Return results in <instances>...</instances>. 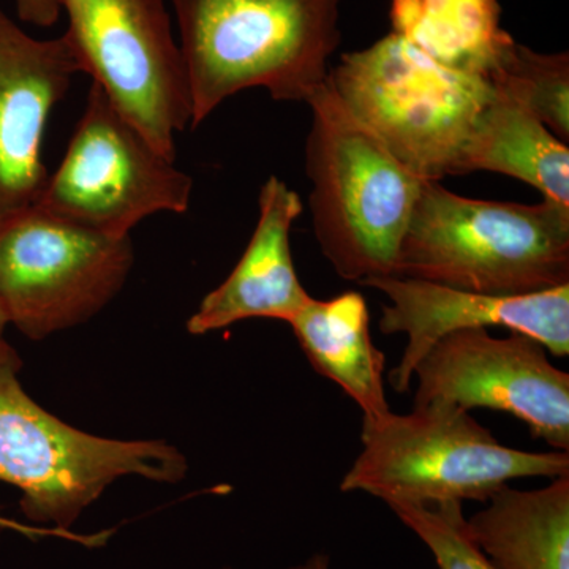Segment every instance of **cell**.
<instances>
[{"mask_svg":"<svg viewBox=\"0 0 569 569\" xmlns=\"http://www.w3.org/2000/svg\"><path fill=\"white\" fill-rule=\"evenodd\" d=\"M7 326H9V318H7L2 306H0V353H2L6 348L10 347L9 343H7L6 337H3V332H6Z\"/></svg>","mask_w":569,"mask_h":569,"instance_id":"23","label":"cell"},{"mask_svg":"<svg viewBox=\"0 0 569 569\" xmlns=\"http://www.w3.org/2000/svg\"><path fill=\"white\" fill-rule=\"evenodd\" d=\"M133 257L130 236L99 233L33 204L0 224V306L21 335L47 339L102 312Z\"/></svg>","mask_w":569,"mask_h":569,"instance_id":"8","label":"cell"},{"mask_svg":"<svg viewBox=\"0 0 569 569\" xmlns=\"http://www.w3.org/2000/svg\"><path fill=\"white\" fill-rule=\"evenodd\" d=\"M538 340L519 332L463 329L438 340L419 362L415 406L445 400L463 410L505 411L557 451H569V376Z\"/></svg>","mask_w":569,"mask_h":569,"instance_id":"10","label":"cell"},{"mask_svg":"<svg viewBox=\"0 0 569 569\" xmlns=\"http://www.w3.org/2000/svg\"><path fill=\"white\" fill-rule=\"evenodd\" d=\"M362 451L342 492H366L387 505L488 501L516 478L569 475V452H529L501 445L470 411L445 400L362 419Z\"/></svg>","mask_w":569,"mask_h":569,"instance_id":"4","label":"cell"},{"mask_svg":"<svg viewBox=\"0 0 569 569\" xmlns=\"http://www.w3.org/2000/svg\"><path fill=\"white\" fill-rule=\"evenodd\" d=\"M306 103L309 208L321 253L350 282L395 276L425 179L348 111L329 77Z\"/></svg>","mask_w":569,"mask_h":569,"instance_id":"3","label":"cell"},{"mask_svg":"<svg viewBox=\"0 0 569 569\" xmlns=\"http://www.w3.org/2000/svg\"><path fill=\"white\" fill-rule=\"evenodd\" d=\"M392 32L449 69L489 78L512 37L498 0H391Z\"/></svg>","mask_w":569,"mask_h":569,"instance_id":"17","label":"cell"},{"mask_svg":"<svg viewBox=\"0 0 569 569\" xmlns=\"http://www.w3.org/2000/svg\"><path fill=\"white\" fill-rule=\"evenodd\" d=\"M21 359L0 353V481L21 492L22 515L70 531L111 482L141 477L179 482L187 473L181 452L163 441H122L92 436L48 413L22 389Z\"/></svg>","mask_w":569,"mask_h":569,"instance_id":"5","label":"cell"},{"mask_svg":"<svg viewBox=\"0 0 569 569\" xmlns=\"http://www.w3.org/2000/svg\"><path fill=\"white\" fill-rule=\"evenodd\" d=\"M287 569H329V557L326 553H316L302 563Z\"/></svg>","mask_w":569,"mask_h":569,"instance_id":"22","label":"cell"},{"mask_svg":"<svg viewBox=\"0 0 569 569\" xmlns=\"http://www.w3.org/2000/svg\"><path fill=\"white\" fill-rule=\"evenodd\" d=\"M329 81L348 111L425 181L455 176L493 96L489 78L449 69L395 32L346 52Z\"/></svg>","mask_w":569,"mask_h":569,"instance_id":"6","label":"cell"},{"mask_svg":"<svg viewBox=\"0 0 569 569\" xmlns=\"http://www.w3.org/2000/svg\"><path fill=\"white\" fill-rule=\"evenodd\" d=\"M192 192L190 174L157 151L92 82L66 156L36 206L99 233L130 236L148 217L187 212Z\"/></svg>","mask_w":569,"mask_h":569,"instance_id":"9","label":"cell"},{"mask_svg":"<svg viewBox=\"0 0 569 569\" xmlns=\"http://www.w3.org/2000/svg\"><path fill=\"white\" fill-rule=\"evenodd\" d=\"M496 296L569 283V206L477 200L422 182L396 274Z\"/></svg>","mask_w":569,"mask_h":569,"instance_id":"2","label":"cell"},{"mask_svg":"<svg viewBox=\"0 0 569 569\" xmlns=\"http://www.w3.org/2000/svg\"><path fill=\"white\" fill-rule=\"evenodd\" d=\"M81 71L157 151L176 160V138L192 123L179 40L163 0H58Z\"/></svg>","mask_w":569,"mask_h":569,"instance_id":"7","label":"cell"},{"mask_svg":"<svg viewBox=\"0 0 569 569\" xmlns=\"http://www.w3.org/2000/svg\"><path fill=\"white\" fill-rule=\"evenodd\" d=\"M0 527H3V529L18 531V533L24 535V537L29 538H67L71 539V541L81 542V545L88 546V548H96V546H102L103 542L102 533L89 535V537H80V535L71 533V531L56 530L51 529V527L26 526V523L14 522V520L3 518L2 515H0Z\"/></svg>","mask_w":569,"mask_h":569,"instance_id":"21","label":"cell"},{"mask_svg":"<svg viewBox=\"0 0 569 569\" xmlns=\"http://www.w3.org/2000/svg\"><path fill=\"white\" fill-rule=\"evenodd\" d=\"M257 228L227 280L190 317V335L203 336L250 318L290 321L310 301L291 254L290 233L305 211L301 197L269 176L258 197Z\"/></svg>","mask_w":569,"mask_h":569,"instance_id":"13","label":"cell"},{"mask_svg":"<svg viewBox=\"0 0 569 569\" xmlns=\"http://www.w3.org/2000/svg\"><path fill=\"white\" fill-rule=\"evenodd\" d=\"M493 88L526 104L559 140L569 141V56L542 54L512 40L489 77Z\"/></svg>","mask_w":569,"mask_h":569,"instance_id":"18","label":"cell"},{"mask_svg":"<svg viewBox=\"0 0 569 569\" xmlns=\"http://www.w3.org/2000/svg\"><path fill=\"white\" fill-rule=\"evenodd\" d=\"M21 21L39 28H51L61 14L58 0H14Z\"/></svg>","mask_w":569,"mask_h":569,"instance_id":"20","label":"cell"},{"mask_svg":"<svg viewBox=\"0 0 569 569\" xmlns=\"http://www.w3.org/2000/svg\"><path fill=\"white\" fill-rule=\"evenodd\" d=\"M427 546L440 569H496L468 530L460 501L388 505Z\"/></svg>","mask_w":569,"mask_h":569,"instance_id":"19","label":"cell"},{"mask_svg":"<svg viewBox=\"0 0 569 569\" xmlns=\"http://www.w3.org/2000/svg\"><path fill=\"white\" fill-rule=\"evenodd\" d=\"M288 325L307 361L353 400L362 419L391 411L385 392L387 358L370 336L365 296L347 291L326 301L310 298Z\"/></svg>","mask_w":569,"mask_h":569,"instance_id":"14","label":"cell"},{"mask_svg":"<svg viewBox=\"0 0 569 569\" xmlns=\"http://www.w3.org/2000/svg\"><path fill=\"white\" fill-rule=\"evenodd\" d=\"M493 86V84H492ZM493 171L511 176L569 206V148L526 107L493 88L468 138L455 176Z\"/></svg>","mask_w":569,"mask_h":569,"instance_id":"16","label":"cell"},{"mask_svg":"<svg viewBox=\"0 0 569 569\" xmlns=\"http://www.w3.org/2000/svg\"><path fill=\"white\" fill-rule=\"evenodd\" d=\"M197 129L247 89L302 102L329 77L342 0H170Z\"/></svg>","mask_w":569,"mask_h":569,"instance_id":"1","label":"cell"},{"mask_svg":"<svg viewBox=\"0 0 569 569\" xmlns=\"http://www.w3.org/2000/svg\"><path fill=\"white\" fill-rule=\"evenodd\" d=\"M467 526L496 569H569V475L535 490L501 486Z\"/></svg>","mask_w":569,"mask_h":569,"instance_id":"15","label":"cell"},{"mask_svg":"<svg viewBox=\"0 0 569 569\" xmlns=\"http://www.w3.org/2000/svg\"><path fill=\"white\" fill-rule=\"evenodd\" d=\"M359 284L376 288L391 302L381 310L380 331L408 337L402 359L389 373L399 395L410 389L415 370L438 340L463 329L501 326L538 340L553 356L569 355V283L518 296L475 293L397 276Z\"/></svg>","mask_w":569,"mask_h":569,"instance_id":"11","label":"cell"},{"mask_svg":"<svg viewBox=\"0 0 569 569\" xmlns=\"http://www.w3.org/2000/svg\"><path fill=\"white\" fill-rule=\"evenodd\" d=\"M78 73L66 37L36 39L0 7V224L39 200L48 121Z\"/></svg>","mask_w":569,"mask_h":569,"instance_id":"12","label":"cell"}]
</instances>
